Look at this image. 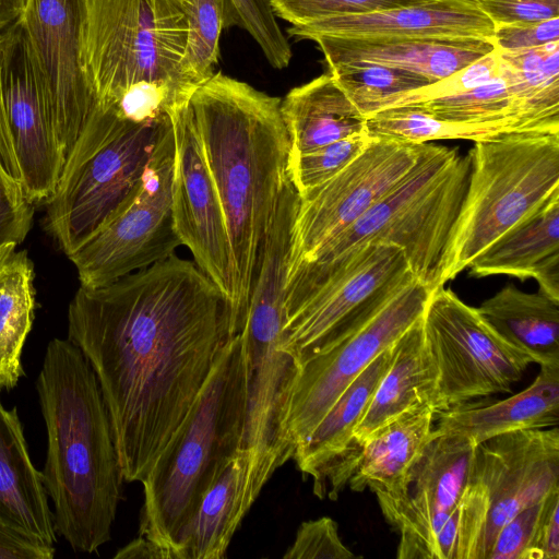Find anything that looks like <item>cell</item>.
<instances>
[{
  "label": "cell",
  "mask_w": 559,
  "mask_h": 559,
  "mask_svg": "<svg viewBox=\"0 0 559 559\" xmlns=\"http://www.w3.org/2000/svg\"><path fill=\"white\" fill-rule=\"evenodd\" d=\"M239 333L226 296L176 253L79 287L68 340L95 372L124 480H143Z\"/></svg>",
  "instance_id": "6da1fadb"
},
{
  "label": "cell",
  "mask_w": 559,
  "mask_h": 559,
  "mask_svg": "<svg viewBox=\"0 0 559 559\" xmlns=\"http://www.w3.org/2000/svg\"><path fill=\"white\" fill-rule=\"evenodd\" d=\"M224 210L235 264L233 318L239 332L287 174L290 143L281 99L222 72L189 99Z\"/></svg>",
  "instance_id": "7a4b0ae2"
},
{
  "label": "cell",
  "mask_w": 559,
  "mask_h": 559,
  "mask_svg": "<svg viewBox=\"0 0 559 559\" xmlns=\"http://www.w3.org/2000/svg\"><path fill=\"white\" fill-rule=\"evenodd\" d=\"M36 389L47 431L41 475L55 531L75 552H95L111 538L124 480L97 378L72 342L56 337Z\"/></svg>",
  "instance_id": "3957f363"
},
{
  "label": "cell",
  "mask_w": 559,
  "mask_h": 559,
  "mask_svg": "<svg viewBox=\"0 0 559 559\" xmlns=\"http://www.w3.org/2000/svg\"><path fill=\"white\" fill-rule=\"evenodd\" d=\"M246 367L241 332L228 344L183 421L141 481L139 536L175 559L179 533L203 495L241 448Z\"/></svg>",
  "instance_id": "277c9868"
},
{
  "label": "cell",
  "mask_w": 559,
  "mask_h": 559,
  "mask_svg": "<svg viewBox=\"0 0 559 559\" xmlns=\"http://www.w3.org/2000/svg\"><path fill=\"white\" fill-rule=\"evenodd\" d=\"M471 167L469 152L425 142L407 175L308 263L330 262L368 242H384L404 252L415 277L430 290L445 285Z\"/></svg>",
  "instance_id": "5b68a950"
},
{
  "label": "cell",
  "mask_w": 559,
  "mask_h": 559,
  "mask_svg": "<svg viewBox=\"0 0 559 559\" xmlns=\"http://www.w3.org/2000/svg\"><path fill=\"white\" fill-rule=\"evenodd\" d=\"M293 217L277 213L269 228L241 331L246 419L241 448L267 476L293 459L287 415L299 364L284 346Z\"/></svg>",
  "instance_id": "8992f818"
},
{
  "label": "cell",
  "mask_w": 559,
  "mask_h": 559,
  "mask_svg": "<svg viewBox=\"0 0 559 559\" xmlns=\"http://www.w3.org/2000/svg\"><path fill=\"white\" fill-rule=\"evenodd\" d=\"M447 281L559 195V133L510 132L474 142Z\"/></svg>",
  "instance_id": "52a82bcc"
},
{
  "label": "cell",
  "mask_w": 559,
  "mask_h": 559,
  "mask_svg": "<svg viewBox=\"0 0 559 559\" xmlns=\"http://www.w3.org/2000/svg\"><path fill=\"white\" fill-rule=\"evenodd\" d=\"M170 117L136 123L96 106L69 151L46 228L67 257L79 250L140 186Z\"/></svg>",
  "instance_id": "ba28073f"
},
{
  "label": "cell",
  "mask_w": 559,
  "mask_h": 559,
  "mask_svg": "<svg viewBox=\"0 0 559 559\" xmlns=\"http://www.w3.org/2000/svg\"><path fill=\"white\" fill-rule=\"evenodd\" d=\"M185 0H87L86 71L97 106L150 83L191 97L200 85L186 71Z\"/></svg>",
  "instance_id": "9c48e42d"
},
{
  "label": "cell",
  "mask_w": 559,
  "mask_h": 559,
  "mask_svg": "<svg viewBox=\"0 0 559 559\" xmlns=\"http://www.w3.org/2000/svg\"><path fill=\"white\" fill-rule=\"evenodd\" d=\"M413 277L404 252L384 242L299 265L286 281V350L300 366L357 329Z\"/></svg>",
  "instance_id": "30bf717a"
},
{
  "label": "cell",
  "mask_w": 559,
  "mask_h": 559,
  "mask_svg": "<svg viewBox=\"0 0 559 559\" xmlns=\"http://www.w3.org/2000/svg\"><path fill=\"white\" fill-rule=\"evenodd\" d=\"M559 489V428L491 437L475 448L459 504L456 559H486L501 527Z\"/></svg>",
  "instance_id": "8fae6325"
},
{
  "label": "cell",
  "mask_w": 559,
  "mask_h": 559,
  "mask_svg": "<svg viewBox=\"0 0 559 559\" xmlns=\"http://www.w3.org/2000/svg\"><path fill=\"white\" fill-rule=\"evenodd\" d=\"M175 139L163 129L140 186L110 218L68 258L80 286L99 287L163 261L182 246L173 217Z\"/></svg>",
  "instance_id": "7c38bea8"
},
{
  "label": "cell",
  "mask_w": 559,
  "mask_h": 559,
  "mask_svg": "<svg viewBox=\"0 0 559 559\" xmlns=\"http://www.w3.org/2000/svg\"><path fill=\"white\" fill-rule=\"evenodd\" d=\"M423 325L438 373L440 412L477 397L511 392L533 362L445 285L431 290Z\"/></svg>",
  "instance_id": "4fadbf2b"
},
{
  "label": "cell",
  "mask_w": 559,
  "mask_h": 559,
  "mask_svg": "<svg viewBox=\"0 0 559 559\" xmlns=\"http://www.w3.org/2000/svg\"><path fill=\"white\" fill-rule=\"evenodd\" d=\"M430 293L413 277L357 329L300 365L287 415L293 455L352 381L423 317Z\"/></svg>",
  "instance_id": "5bb4252c"
},
{
  "label": "cell",
  "mask_w": 559,
  "mask_h": 559,
  "mask_svg": "<svg viewBox=\"0 0 559 559\" xmlns=\"http://www.w3.org/2000/svg\"><path fill=\"white\" fill-rule=\"evenodd\" d=\"M423 144L373 138L340 173L299 197L287 274L397 185L417 163Z\"/></svg>",
  "instance_id": "9a60e30c"
},
{
  "label": "cell",
  "mask_w": 559,
  "mask_h": 559,
  "mask_svg": "<svg viewBox=\"0 0 559 559\" xmlns=\"http://www.w3.org/2000/svg\"><path fill=\"white\" fill-rule=\"evenodd\" d=\"M86 13L87 0H27L20 16L64 158L97 106L84 58Z\"/></svg>",
  "instance_id": "2e32d148"
},
{
  "label": "cell",
  "mask_w": 559,
  "mask_h": 559,
  "mask_svg": "<svg viewBox=\"0 0 559 559\" xmlns=\"http://www.w3.org/2000/svg\"><path fill=\"white\" fill-rule=\"evenodd\" d=\"M0 88L23 190L33 204H45L66 158L20 19L0 32Z\"/></svg>",
  "instance_id": "e0dca14e"
},
{
  "label": "cell",
  "mask_w": 559,
  "mask_h": 559,
  "mask_svg": "<svg viewBox=\"0 0 559 559\" xmlns=\"http://www.w3.org/2000/svg\"><path fill=\"white\" fill-rule=\"evenodd\" d=\"M175 139L173 217L193 261L235 302V264L226 218L189 103L171 116ZM234 319V318H233Z\"/></svg>",
  "instance_id": "ac0fdd59"
},
{
  "label": "cell",
  "mask_w": 559,
  "mask_h": 559,
  "mask_svg": "<svg viewBox=\"0 0 559 559\" xmlns=\"http://www.w3.org/2000/svg\"><path fill=\"white\" fill-rule=\"evenodd\" d=\"M56 531L43 475L15 407L0 401V544L24 559H51Z\"/></svg>",
  "instance_id": "d6986e66"
},
{
  "label": "cell",
  "mask_w": 559,
  "mask_h": 559,
  "mask_svg": "<svg viewBox=\"0 0 559 559\" xmlns=\"http://www.w3.org/2000/svg\"><path fill=\"white\" fill-rule=\"evenodd\" d=\"M495 25L473 0H433L388 11L342 15L301 25L297 39L340 37H453L492 39Z\"/></svg>",
  "instance_id": "ffe728a7"
},
{
  "label": "cell",
  "mask_w": 559,
  "mask_h": 559,
  "mask_svg": "<svg viewBox=\"0 0 559 559\" xmlns=\"http://www.w3.org/2000/svg\"><path fill=\"white\" fill-rule=\"evenodd\" d=\"M312 40L320 47L329 68L354 62L378 63L415 72L433 83L496 49L489 38L318 36Z\"/></svg>",
  "instance_id": "44dd1931"
},
{
  "label": "cell",
  "mask_w": 559,
  "mask_h": 559,
  "mask_svg": "<svg viewBox=\"0 0 559 559\" xmlns=\"http://www.w3.org/2000/svg\"><path fill=\"white\" fill-rule=\"evenodd\" d=\"M270 477L254 453L240 448L202 497L192 520L179 533L175 559H222L243 516Z\"/></svg>",
  "instance_id": "7402d4cb"
},
{
  "label": "cell",
  "mask_w": 559,
  "mask_h": 559,
  "mask_svg": "<svg viewBox=\"0 0 559 559\" xmlns=\"http://www.w3.org/2000/svg\"><path fill=\"white\" fill-rule=\"evenodd\" d=\"M436 412L420 406L388 421L358 445L344 465L337 487L397 495L407 473L433 431Z\"/></svg>",
  "instance_id": "603a6c76"
},
{
  "label": "cell",
  "mask_w": 559,
  "mask_h": 559,
  "mask_svg": "<svg viewBox=\"0 0 559 559\" xmlns=\"http://www.w3.org/2000/svg\"><path fill=\"white\" fill-rule=\"evenodd\" d=\"M391 346L352 381L294 452L297 468L312 478L313 492L320 499L326 497L334 475L350 452L353 432L390 366Z\"/></svg>",
  "instance_id": "cb8c5ba5"
},
{
  "label": "cell",
  "mask_w": 559,
  "mask_h": 559,
  "mask_svg": "<svg viewBox=\"0 0 559 559\" xmlns=\"http://www.w3.org/2000/svg\"><path fill=\"white\" fill-rule=\"evenodd\" d=\"M391 354L390 366L353 432L345 460L370 433L404 412L420 406L440 412L438 373L426 346L423 317L394 342Z\"/></svg>",
  "instance_id": "d4e9b609"
},
{
  "label": "cell",
  "mask_w": 559,
  "mask_h": 559,
  "mask_svg": "<svg viewBox=\"0 0 559 559\" xmlns=\"http://www.w3.org/2000/svg\"><path fill=\"white\" fill-rule=\"evenodd\" d=\"M438 432L456 433L476 445L491 437L559 424V365H543L531 385L487 405L469 402L436 414Z\"/></svg>",
  "instance_id": "484cf974"
},
{
  "label": "cell",
  "mask_w": 559,
  "mask_h": 559,
  "mask_svg": "<svg viewBox=\"0 0 559 559\" xmlns=\"http://www.w3.org/2000/svg\"><path fill=\"white\" fill-rule=\"evenodd\" d=\"M467 270L477 277L534 278L539 292L559 301V195L487 248Z\"/></svg>",
  "instance_id": "4316f807"
},
{
  "label": "cell",
  "mask_w": 559,
  "mask_h": 559,
  "mask_svg": "<svg viewBox=\"0 0 559 559\" xmlns=\"http://www.w3.org/2000/svg\"><path fill=\"white\" fill-rule=\"evenodd\" d=\"M289 154L311 152L366 131V118L329 72L292 88L281 100Z\"/></svg>",
  "instance_id": "83f0119b"
},
{
  "label": "cell",
  "mask_w": 559,
  "mask_h": 559,
  "mask_svg": "<svg viewBox=\"0 0 559 559\" xmlns=\"http://www.w3.org/2000/svg\"><path fill=\"white\" fill-rule=\"evenodd\" d=\"M481 319L533 364L559 365V301L506 285L476 308Z\"/></svg>",
  "instance_id": "f1b7e54d"
},
{
  "label": "cell",
  "mask_w": 559,
  "mask_h": 559,
  "mask_svg": "<svg viewBox=\"0 0 559 559\" xmlns=\"http://www.w3.org/2000/svg\"><path fill=\"white\" fill-rule=\"evenodd\" d=\"M475 448L467 437L433 429L397 495L435 512H453L465 489Z\"/></svg>",
  "instance_id": "f546056e"
},
{
  "label": "cell",
  "mask_w": 559,
  "mask_h": 559,
  "mask_svg": "<svg viewBox=\"0 0 559 559\" xmlns=\"http://www.w3.org/2000/svg\"><path fill=\"white\" fill-rule=\"evenodd\" d=\"M16 245L0 250V390L14 388L35 311L34 265Z\"/></svg>",
  "instance_id": "4dcf8cb0"
},
{
  "label": "cell",
  "mask_w": 559,
  "mask_h": 559,
  "mask_svg": "<svg viewBox=\"0 0 559 559\" xmlns=\"http://www.w3.org/2000/svg\"><path fill=\"white\" fill-rule=\"evenodd\" d=\"M386 522L399 533V559H456L459 508L435 512L403 496L376 492Z\"/></svg>",
  "instance_id": "1f68e13d"
},
{
  "label": "cell",
  "mask_w": 559,
  "mask_h": 559,
  "mask_svg": "<svg viewBox=\"0 0 559 559\" xmlns=\"http://www.w3.org/2000/svg\"><path fill=\"white\" fill-rule=\"evenodd\" d=\"M366 130L372 138L413 144L435 140L476 142L506 133L495 128L442 120L419 104H405L382 109L366 118Z\"/></svg>",
  "instance_id": "d6a6232c"
},
{
  "label": "cell",
  "mask_w": 559,
  "mask_h": 559,
  "mask_svg": "<svg viewBox=\"0 0 559 559\" xmlns=\"http://www.w3.org/2000/svg\"><path fill=\"white\" fill-rule=\"evenodd\" d=\"M329 70L365 118L394 106L406 93L433 83L415 72L378 63H344Z\"/></svg>",
  "instance_id": "836d02e7"
},
{
  "label": "cell",
  "mask_w": 559,
  "mask_h": 559,
  "mask_svg": "<svg viewBox=\"0 0 559 559\" xmlns=\"http://www.w3.org/2000/svg\"><path fill=\"white\" fill-rule=\"evenodd\" d=\"M188 41L185 55L187 73L201 84L214 74L219 56V37L229 27L225 0H185Z\"/></svg>",
  "instance_id": "e575fe53"
},
{
  "label": "cell",
  "mask_w": 559,
  "mask_h": 559,
  "mask_svg": "<svg viewBox=\"0 0 559 559\" xmlns=\"http://www.w3.org/2000/svg\"><path fill=\"white\" fill-rule=\"evenodd\" d=\"M372 139L366 130L311 152L289 154L287 174L299 197L340 173L362 153Z\"/></svg>",
  "instance_id": "d590c367"
},
{
  "label": "cell",
  "mask_w": 559,
  "mask_h": 559,
  "mask_svg": "<svg viewBox=\"0 0 559 559\" xmlns=\"http://www.w3.org/2000/svg\"><path fill=\"white\" fill-rule=\"evenodd\" d=\"M229 26L247 31L275 69L289 64L290 45L278 26L271 0H225Z\"/></svg>",
  "instance_id": "8d00e7d4"
},
{
  "label": "cell",
  "mask_w": 559,
  "mask_h": 559,
  "mask_svg": "<svg viewBox=\"0 0 559 559\" xmlns=\"http://www.w3.org/2000/svg\"><path fill=\"white\" fill-rule=\"evenodd\" d=\"M433 0H271L274 13L292 25L342 16L388 11Z\"/></svg>",
  "instance_id": "74e56055"
},
{
  "label": "cell",
  "mask_w": 559,
  "mask_h": 559,
  "mask_svg": "<svg viewBox=\"0 0 559 559\" xmlns=\"http://www.w3.org/2000/svg\"><path fill=\"white\" fill-rule=\"evenodd\" d=\"M550 495L509 520L496 536L486 559H536L537 533Z\"/></svg>",
  "instance_id": "f35d334b"
},
{
  "label": "cell",
  "mask_w": 559,
  "mask_h": 559,
  "mask_svg": "<svg viewBox=\"0 0 559 559\" xmlns=\"http://www.w3.org/2000/svg\"><path fill=\"white\" fill-rule=\"evenodd\" d=\"M284 559H352L356 555L344 545L337 523L329 516L302 522Z\"/></svg>",
  "instance_id": "ab89813d"
},
{
  "label": "cell",
  "mask_w": 559,
  "mask_h": 559,
  "mask_svg": "<svg viewBox=\"0 0 559 559\" xmlns=\"http://www.w3.org/2000/svg\"><path fill=\"white\" fill-rule=\"evenodd\" d=\"M34 204L22 183L0 163V250L23 242L33 221Z\"/></svg>",
  "instance_id": "60d3db41"
},
{
  "label": "cell",
  "mask_w": 559,
  "mask_h": 559,
  "mask_svg": "<svg viewBox=\"0 0 559 559\" xmlns=\"http://www.w3.org/2000/svg\"><path fill=\"white\" fill-rule=\"evenodd\" d=\"M495 26L559 17V0H474Z\"/></svg>",
  "instance_id": "b9f144b4"
},
{
  "label": "cell",
  "mask_w": 559,
  "mask_h": 559,
  "mask_svg": "<svg viewBox=\"0 0 559 559\" xmlns=\"http://www.w3.org/2000/svg\"><path fill=\"white\" fill-rule=\"evenodd\" d=\"M496 48L513 51L543 46L559 40V17L533 23L495 26Z\"/></svg>",
  "instance_id": "7bdbcfd3"
},
{
  "label": "cell",
  "mask_w": 559,
  "mask_h": 559,
  "mask_svg": "<svg viewBox=\"0 0 559 559\" xmlns=\"http://www.w3.org/2000/svg\"><path fill=\"white\" fill-rule=\"evenodd\" d=\"M536 559H559V489L549 496L535 545Z\"/></svg>",
  "instance_id": "ee69618b"
},
{
  "label": "cell",
  "mask_w": 559,
  "mask_h": 559,
  "mask_svg": "<svg viewBox=\"0 0 559 559\" xmlns=\"http://www.w3.org/2000/svg\"><path fill=\"white\" fill-rule=\"evenodd\" d=\"M0 162L9 173L22 183L21 171L17 164L7 116L3 107L0 88ZM23 187V186H22Z\"/></svg>",
  "instance_id": "f6af8a7d"
},
{
  "label": "cell",
  "mask_w": 559,
  "mask_h": 559,
  "mask_svg": "<svg viewBox=\"0 0 559 559\" xmlns=\"http://www.w3.org/2000/svg\"><path fill=\"white\" fill-rule=\"evenodd\" d=\"M116 559H133V558H150V559H167L166 554L162 548L151 540L139 536L119 549L115 555Z\"/></svg>",
  "instance_id": "bcb514c9"
},
{
  "label": "cell",
  "mask_w": 559,
  "mask_h": 559,
  "mask_svg": "<svg viewBox=\"0 0 559 559\" xmlns=\"http://www.w3.org/2000/svg\"><path fill=\"white\" fill-rule=\"evenodd\" d=\"M27 0H0V32L22 15Z\"/></svg>",
  "instance_id": "7dc6e473"
},
{
  "label": "cell",
  "mask_w": 559,
  "mask_h": 559,
  "mask_svg": "<svg viewBox=\"0 0 559 559\" xmlns=\"http://www.w3.org/2000/svg\"><path fill=\"white\" fill-rule=\"evenodd\" d=\"M19 556L12 550L0 545V559H17Z\"/></svg>",
  "instance_id": "c3c4849f"
},
{
  "label": "cell",
  "mask_w": 559,
  "mask_h": 559,
  "mask_svg": "<svg viewBox=\"0 0 559 559\" xmlns=\"http://www.w3.org/2000/svg\"><path fill=\"white\" fill-rule=\"evenodd\" d=\"M1 545V544H0ZM4 547V546H3Z\"/></svg>",
  "instance_id": "681fc988"
},
{
  "label": "cell",
  "mask_w": 559,
  "mask_h": 559,
  "mask_svg": "<svg viewBox=\"0 0 559 559\" xmlns=\"http://www.w3.org/2000/svg\"><path fill=\"white\" fill-rule=\"evenodd\" d=\"M474 1V0H473Z\"/></svg>",
  "instance_id": "f907efd6"
}]
</instances>
